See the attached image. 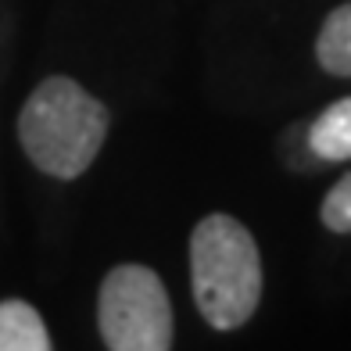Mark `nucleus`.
Wrapping results in <instances>:
<instances>
[{"mask_svg":"<svg viewBox=\"0 0 351 351\" xmlns=\"http://www.w3.org/2000/svg\"><path fill=\"white\" fill-rule=\"evenodd\" d=\"M22 147L40 172L75 180L90 169L108 136V108L69 75H51L19 115Z\"/></svg>","mask_w":351,"mask_h":351,"instance_id":"1","label":"nucleus"},{"mask_svg":"<svg viewBox=\"0 0 351 351\" xmlns=\"http://www.w3.org/2000/svg\"><path fill=\"white\" fill-rule=\"evenodd\" d=\"M190 280L201 315L215 330H237L258 308L262 258L254 237L230 215H208L190 237Z\"/></svg>","mask_w":351,"mask_h":351,"instance_id":"2","label":"nucleus"},{"mask_svg":"<svg viewBox=\"0 0 351 351\" xmlns=\"http://www.w3.org/2000/svg\"><path fill=\"white\" fill-rule=\"evenodd\" d=\"M97 326L111 351L172 348V305L165 283L147 265H119L101 283Z\"/></svg>","mask_w":351,"mask_h":351,"instance_id":"3","label":"nucleus"},{"mask_svg":"<svg viewBox=\"0 0 351 351\" xmlns=\"http://www.w3.org/2000/svg\"><path fill=\"white\" fill-rule=\"evenodd\" d=\"M0 351H51L47 326L29 301H0Z\"/></svg>","mask_w":351,"mask_h":351,"instance_id":"4","label":"nucleus"},{"mask_svg":"<svg viewBox=\"0 0 351 351\" xmlns=\"http://www.w3.org/2000/svg\"><path fill=\"white\" fill-rule=\"evenodd\" d=\"M308 147L323 162H348L351 158V97L333 101L308 130Z\"/></svg>","mask_w":351,"mask_h":351,"instance_id":"5","label":"nucleus"},{"mask_svg":"<svg viewBox=\"0 0 351 351\" xmlns=\"http://www.w3.org/2000/svg\"><path fill=\"white\" fill-rule=\"evenodd\" d=\"M315 54L319 65L333 75H351V4L337 8L323 22L315 40Z\"/></svg>","mask_w":351,"mask_h":351,"instance_id":"6","label":"nucleus"},{"mask_svg":"<svg viewBox=\"0 0 351 351\" xmlns=\"http://www.w3.org/2000/svg\"><path fill=\"white\" fill-rule=\"evenodd\" d=\"M319 215H323L326 230H333V233H351V172L326 194Z\"/></svg>","mask_w":351,"mask_h":351,"instance_id":"7","label":"nucleus"}]
</instances>
